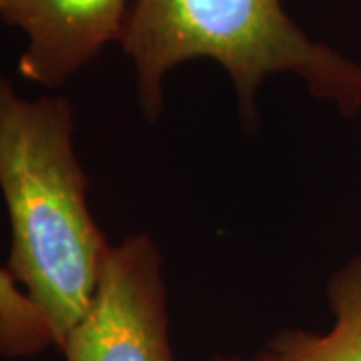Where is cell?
Instances as JSON below:
<instances>
[{"label": "cell", "mask_w": 361, "mask_h": 361, "mask_svg": "<svg viewBox=\"0 0 361 361\" xmlns=\"http://www.w3.org/2000/svg\"><path fill=\"white\" fill-rule=\"evenodd\" d=\"M163 259L147 235L111 247L89 307L65 337L66 361H173Z\"/></svg>", "instance_id": "obj_3"}, {"label": "cell", "mask_w": 361, "mask_h": 361, "mask_svg": "<svg viewBox=\"0 0 361 361\" xmlns=\"http://www.w3.org/2000/svg\"><path fill=\"white\" fill-rule=\"evenodd\" d=\"M73 133L66 99L28 101L0 75V193L13 231L6 269L25 287L54 348L89 307L113 247L90 215Z\"/></svg>", "instance_id": "obj_1"}, {"label": "cell", "mask_w": 361, "mask_h": 361, "mask_svg": "<svg viewBox=\"0 0 361 361\" xmlns=\"http://www.w3.org/2000/svg\"><path fill=\"white\" fill-rule=\"evenodd\" d=\"M129 8V0H0V18L26 35L20 77L56 89L123 40Z\"/></svg>", "instance_id": "obj_4"}, {"label": "cell", "mask_w": 361, "mask_h": 361, "mask_svg": "<svg viewBox=\"0 0 361 361\" xmlns=\"http://www.w3.org/2000/svg\"><path fill=\"white\" fill-rule=\"evenodd\" d=\"M121 44L137 68L149 121L163 111L169 71L193 59L229 73L245 121L255 118V90L273 73H293L345 115L361 109V65L311 40L281 0H130Z\"/></svg>", "instance_id": "obj_2"}, {"label": "cell", "mask_w": 361, "mask_h": 361, "mask_svg": "<svg viewBox=\"0 0 361 361\" xmlns=\"http://www.w3.org/2000/svg\"><path fill=\"white\" fill-rule=\"evenodd\" d=\"M336 323L327 334L283 331L269 351L277 361H361V255L329 281Z\"/></svg>", "instance_id": "obj_5"}, {"label": "cell", "mask_w": 361, "mask_h": 361, "mask_svg": "<svg viewBox=\"0 0 361 361\" xmlns=\"http://www.w3.org/2000/svg\"><path fill=\"white\" fill-rule=\"evenodd\" d=\"M54 345L52 334L6 267H0V355L28 357Z\"/></svg>", "instance_id": "obj_6"}, {"label": "cell", "mask_w": 361, "mask_h": 361, "mask_svg": "<svg viewBox=\"0 0 361 361\" xmlns=\"http://www.w3.org/2000/svg\"><path fill=\"white\" fill-rule=\"evenodd\" d=\"M217 361H243V360H239V357H219ZM251 361H277V360H275V355H273L269 349H267V351H261V353H257V355H255Z\"/></svg>", "instance_id": "obj_7"}]
</instances>
